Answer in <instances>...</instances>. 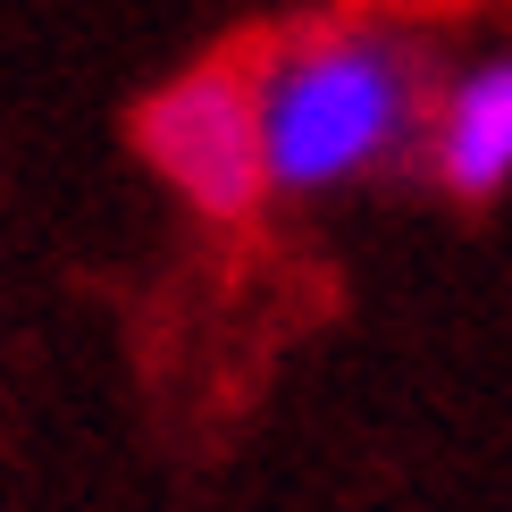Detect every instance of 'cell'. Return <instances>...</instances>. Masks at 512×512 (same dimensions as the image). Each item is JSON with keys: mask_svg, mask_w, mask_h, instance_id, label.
<instances>
[{"mask_svg": "<svg viewBox=\"0 0 512 512\" xmlns=\"http://www.w3.org/2000/svg\"><path fill=\"white\" fill-rule=\"evenodd\" d=\"M437 42L387 9H328L244 59L261 177L277 202H336L420 168Z\"/></svg>", "mask_w": 512, "mask_h": 512, "instance_id": "cell-1", "label": "cell"}, {"mask_svg": "<svg viewBox=\"0 0 512 512\" xmlns=\"http://www.w3.org/2000/svg\"><path fill=\"white\" fill-rule=\"evenodd\" d=\"M135 152L202 227L261 219L269 177H261V126H252L244 59H194V68H177L135 110Z\"/></svg>", "mask_w": 512, "mask_h": 512, "instance_id": "cell-2", "label": "cell"}, {"mask_svg": "<svg viewBox=\"0 0 512 512\" xmlns=\"http://www.w3.org/2000/svg\"><path fill=\"white\" fill-rule=\"evenodd\" d=\"M420 168L454 202H504L512 185V51H462L437 68L429 126H420Z\"/></svg>", "mask_w": 512, "mask_h": 512, "instance_id": "cell-3", "label": "cell"}]
</instances>
